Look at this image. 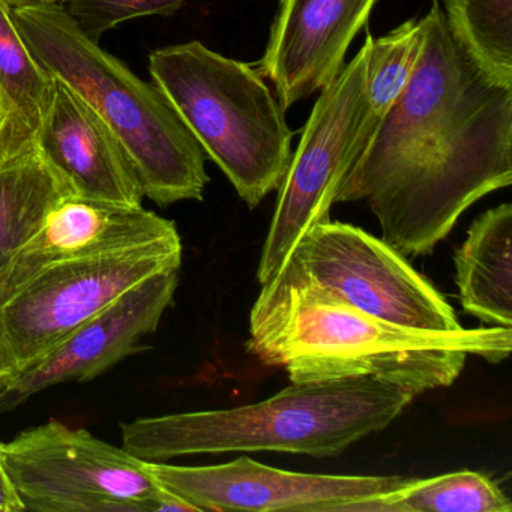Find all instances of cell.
<instances>
[{"label":"cell","mask_w":512,"mask_h":512,"mask_svg":"<svg viewBox=\"0 0 512 512\" xmlns=\"http://www.w3.org/2000/svg\"><path fill=\"white\" fill-rule=\"evenodd\" d=\"M181 265L179 238L38 272L0 302V332L19 371L146 278Z\"/></svg>","instance_id":"obj_8"},{"label":"cell","mask_w":512,"mask_h":512,"mask_svg":"<svg viewBox=\"0 0 512 512\" xmlns=\"http://www.w3.org/2000/svg\"><path fill=\"white\" fill-rule=\"evenodd\" d=\"M55 83L17 29L13 4L0 0V95L7 115L0 166L35 151Z\"/></svg>","instance_id":"obj_16"},{"label":"cell","mask_w":512,"mask_h":512,"mask_svg":"<svg viewBox=\"0 0 512 512\" xmlns=\"http://www.w3.org/2000/svg\"><path fill=\"white\" fill-rule=\"evenodd\" d=\"M35 151L73 196L143 206V190L121 143L103 119L61 80Z\"/></svg>","instance_id":"obj_14"},{"label":"cell","mask_w":512,"mask_h":512,"mask_svg":"<svg viewBox=\"0 0 512 512\" xmlns=\"http://www.w3.org/2000/svg\"><path fill=\"white\" fill-rule=\"evenodd\" d=\"M364 46L368 101L374 115L382 119L415 73L424 46V22L407 20L380 38H374L368 31Z\"/></svg>","instance_id":"obj_20"},{"label":"cell","mask_w":512,"mask_h":512,"mask_svg":"<svg viewBox=\"0 0 512 512\" xmlns=\"http://www.w3.org/2000/svg\"><path fill=\"white\" fill-rule=\"evenodd\" d=\"M5 127H7V115H5L4 101L0 95V152H2V143H4Z\"/></svg>","instance_id":"obj_24"},{"label":"cell","mask_w":512,"mask_h":512,"mask_svg":"<svg viewBox=\"0 0 512 512\" xmlns=\"http://www.w3.org/2000/svg\"><path fill=\"white\" fill-rule=\"evenodd\" d=\"M178 283L179 269H167L119 296L5 383L0 388V412L17 409L52 386L89 382L145 350L142 340L157 331Z\"/></svg>","instance_id":"obj_11"},{"label":"cell","mask_w":512,"mask_h":512,"mask_svg":"<svg viewBox=\"0 0 512 512\" xmlns=\"http://www.w3.org/2000/svg\"><path fill=\"white\" fill-rule=\"evenodd\" d=\"M367 49L320 91L278 188L277 208L260 254L257 281L268 283L283 268L298 242L331 221L334 203L380 119L365 83Z\"/></svg>","instance_id":"obj_7"},{"label":"cell","mask_w":512,"mask_h":512,"mask_svg":"<svg viewBox=\"0 0 512 512\" xmlns=\"http://www.w3.org/2000/svg\"><path fill=\"white\" fill-rule=\"evenodd\" d=\"M511 499L481 472L458 470L409 478L388 493L356 500L338 512H511Z\"/></svg>","instance_id":"obj_18"},{"label":"cell","mask_w":512,"mask_h":512,"mask_svg":"<svg viewBox=\"0 0 512 512\" xmlns=\"http://www.w3.org/2000/svg\"><path fill=\"white\" fill-rule=\"evenodd\" d=\"M13 5L31 4V2H59V0H10Z\"/></svg>","instance_id":"obj_25"},{"label":"cell","mask_w":512,"mask_h":512,"mask_svg":"<svg viewBox=\"0 0 512 512\" xmlns=\"http://www.w3.org/2000/svg\"><path fill=\"white\" fill-rule=\"evenodd\" d=\"M149 71L206 157L250 208L280 188L293 131L256 67L190 41L155 50Z\"/></svg>","instance_id":"obj_5"},{"label":"cell","mask_w":512,"mask_h":512,"mask_svg":"<svg viewBox=\"0 0 512 512\" xmlns=\"http://www.w3.org/2000/svg\"><path fill=\"white\" fill-rule=\"evenodd\" d=\"M449 25L494 76L512 83V0H442Z\"/></svg>","instance_id":"obj_19"},{"label":"cell","mask_w":512,"mask_h":512,"mask_svg":"<svg viewBox=\"0 0 512 512\" xmlns=\"http://www.w3.org/2000/svg\"><path fill=\"white\" fill-rule=\"evenodd\" d=\"M19 373V365L11 353L4 335L0 332V388Z\"/></svg>","instance_id":"obj_23"},{"label":"cell","mask_w":512,"mask_h":512,"mask_svg":"<svg viewBox=\"0 0 512 512\" xmlns=\"http://www.w3.org/2000/svg\"><path fill=\"white\" fill-rule=\"evenodd\" d=\"M245 347L262 364L286 370L292 383L374 377L415 397L451 386L469 356L505 361L512 328L436 332L394 325L281 268L251 308Z\"/></svg>","instance_id":"obj_2"},{"label":"cell","mask_w":512,"mask_h":512,"mask_svg":"<svg viewBox=\"0 0 512 512\" xmlns=\"http://www.w3.org/2000/svg\"><path fill=\"white\" fill-rule=\"evenodd\" d=\"M0 455L25 511L197 512L146 461L83 428L50 421L0 442Z\"/></svg>","instance_id":"obj_6"},{"label":"cell","mask_w":512,"mask_h":512,"mask_svg":"<svg viewBox=\"0 0 512 512\" xmlns=\"http://www.w3.org/2000/svg\"><path fill=\"white\" fill-rule=\"evenodd\" d=\"M191 0H59L68 16L92 40L128 20L172 16Z\"/></svg>","instance_id":"obj_21"},{"label":"cell","mask_w":512,"mask_h":512,"mask_svg":"<svg viewBox=\"0 0 512 512\" xmlns=\"http://www.w3.org/2000/svg\"><path fill=\"white\" fill-rule=\"evenodd\" d=\"M283 268L385 322L422 331L463 328L454 308L403 254L359 227L334 221L314 227Z\"/></svg>","instance_id":"obj_9"},{"label":"cell","mask_w":512,"mask_h":512,"mask_svg":"<svg viewBox=\"0 0 512 512\" xmlns=\"http://www.w3.org/2000/svg\"><path fill=\"white\" fill-rule=\"evenodd\" d=\"M377 0H280L265 55L256 64L284 110L334 82Z\"/></svg>","instance_id":"obj_13"},{"label":"cell","mask_w":512,"mask_h":512,"mask_svg":"<svg viewBox=\"0 0 512 512\" xmlns=\"http://www.w3.org/2000/svg\"><path fill=\"white\" fill-rule=\"evenodd\" d=\"M32 55L82 98L127 152L143 196L160 206L202 200L206 155L166 95L89 38L59 2L13 5Z\"/></svg>","instance_id":"obj_4"},{"label":"cell","mask_w":512,"mask_h":512,"mask_svg":"<svg viewBox=\"0 0 512 512\" xmlns=\"http://www.w3.org/2000/svg\"><path fill=\"white\" fill-rule=\"evenodd\" d=\"M455 283L461 307L488 326L512 328V205L476 218L455 250Z\"/></svg>","instance_id":"obj_15"},{"label":"cell","mask_w":512,"mask_h":512,"mask_svg":"<svg viewBox=\"0 0 512 512\" xmlns=\"http://www.w3.org/2000/svg\"><path fill=\"white\" fill-rule=\"evenodd\" d=\"M413 395L374 377L292 383L233 409L140 418L122 425V448L149 463L229 452L337 457L391 425Z\"/></svg>","instance_id":"obj_3"},{"label":"cell","mask_w":512,"mask_h":512,"mask_svg":"<svg viewBox=\"0 0 512 512\" xmlns=\"http://www.w3.org/2000/svg\"><path fill=\"white\" fill-rule=\"evenodd\" d=\"M179 238L173 221L143 206L68 194L0 272V302L50 266Z\"/></svg>","instance_id":"obj_12"},{"label":"cell","mask_w":512,"mask_h":512,"mask_svg":"<svg viewBox=\"0 0 512 512\" xmlns=\"http://www.w3.org/2000/svg\"><path fill=\"white\" fill-rule=\"evenodd\" d=\"M403 94L380 119L337 202H365L398 253L425 256L473 203L512 184V83L455 34L440 0Z\"/></svg>","instance_id":"obj_1"},{"label":"cell","mask_w":512,"mask_h":512,"mask_svg":"<svg viewBox=\"0 0 512 512\" xmlns=\"http://www.w3.org/2000/svg\"><path fill=\"white\" fill-rule=\"evenodd\" d=\"M23 511H25V506H23L10 476H8L4 461H2V455H0V512Z\"/></svg>","instance_id":"obj_22"},{"label":"cell","mask_w":512,"mask_h":512,"mask_svg":"<svg viewBox=\"0 0 512 512\" xmlns=\"http://www.w3.org/2000/svg\"><path fill=\"white\" fill-rule=\"evenodd\" d=\"M146 464L161 487L197 512H338L346 503L388 493L409 479L290 472L247 455L217 466Z\"/></svg>","instance_id":"obj_10"},{"label":"cell","mask_w":512,"mask_h":512,"mask_svg":"<svg viewBox=\"0 0 512 512\" xmlns=\"http://www.w3.org/2000/svg\"><path fill=\"white\" fill-rule=\"evenodd\" d=\"M71 191L37 151L0 166V272Z\"/></svg>","instance_id":"obj_17"}]
</instances>
